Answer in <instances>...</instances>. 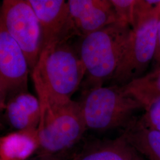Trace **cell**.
Returning a JSON list of instances; mask_svg holds the SVG:
<instances>
[{
	"label": "cell",
	"instance_id": "obj_1",
	"mask_svg": "<svg viewBox=\"0 0 160 160\" xmlns=\"http://www.w3.org/2000/svg\"><path fill=\"white\" fill-rule=\"evenodd\" d=\"M31 73L41 106L72 100L86 69L80 54L66 41L43 49Z\"/></svg>",
	"mask_w": 160,
	"mask_h": 160
},
{
	"label": "cell",
	"instance_id": "obj_2",
	"mask_svg": "<svg viewBox=\"0 0 160 160\" xmlns=\"http://www.w3.org/2000/svg\"><path fill=\"white\" fill-rule=\"evenodd\" d=\"M132 32L118 21L82 38L79 54L86 69V90L112 79L126 51Z\"/></svg>",
	"mask_w": 160,
	"mask_h": 160
},
{
	"label": "cell",
	"instance_id": "obj_3",
	"mask_svg": "<svg viewBox=\"0 0 160 160\" xmlns=\"http://www.w3.org/2000/svg\"><path fill=\"white\" fill-rule=\"evenodd\" d=\"M38 133L39 160H57L78 143L87 129L80 103L41 106Z\"/></svg>",
	"mask_w": 160,
	"mask_h": 160
},
{
	"label": "cell",
	"instance_id": "obj_4",
	"mask_svg": "<svg viewBox=\"0 0 160 160\" xmlns=\"http://www.w3.org/2000/svg\"><path fill=\"white\" fill-rule=\"evenodd\" d=\"M79 103L87 129L96 131L125 129L135 118L134 113L143 109L141 103L125 94L117 85L86 90Z\"/></svg>",
	"mask_w": 160,
	"mask_h": 160
},
{
	"label": "cell",
	"instance_id": "obj_5",
	"mask_svg": "<svg viewBox=\"0 0 160 160\" xmlns=\"http://www.w3.org/2000/svg\"><path fill=\"white\" fill-rule=\"evenodd\" d=\"M160 19L154 10L135 22L125 54L112 78L114 85L124 86L140 77L154 58L157 29Z\"/></svg>",
	"mask_w": 160,
	"mask_h": 160
},
{
	"label": "cell",
	"instance_id": "obj_6",
	"mask_svg": "<svg viewBox=\"0 0 160 160\" xmlns=\"http://www.w3.org/2000/svg\"><path fill=\"white\" fill-rule=\"evenodd\" d=\"M0 24L23 51L32 72L40 57V23L29 0H4L1 7Z\"/></svg>",
	"mask_w": 160,
	"mask_h": 160
},
{
	"label": "cell",
	"instance_id": "obj_7",
	"mask_svg": "<svg viewBox=\"0 0 160 160\" xmlns=\"http://www.w3.org/2000/svg\"><path fill=\"white\" fill-rule=\"evenodd\" d=\"M24 52L0 24V103L1 108L17 94L28 92L30 71Z\"/></svg>",
	"mask_w": 160,
	"mask_h": 160
},
{
	"label": "cell",
	"instance_id": "obj_8",
	"mask_svg": "<svg viewBox=\"0 0 160 160\" xmlns=\"http://www.w3.org/2000/svg\"><path fill=\"white\" fill-rule=\"evenodd\" d=\"M40 23L41 51L74 34L68 1L29 0Z\"/></svg>",
	"mask_w": 160,
	"mask_h": 160
},
{
	"label": "cell",
	"instance_id": "obj_9",
	"mask_svg": "<svg viewBox=\"0 0 160 160\" xmlns=\"http://www.w3.org/2000/svg\"><path fill=\"white\" fill-rule=\"evenodd\" d=\"M74 34L84 38L118 21L111 0H69Z\"/></svg>",
	"mask_w": 160,
	"mask_h": 160
},
{
	"label": "cell",
	"instance_id": "obj_10",
	"mask_svg": "<svg viewBox=\"0 0 160 160\" xmlns=\"http://www.w3.org/2000/svg\"><path fill=\"white\" fill-rule=\"evenodd\" d=\"M2 108L6 110L9 124L18 131L38 129L41 116L40 102L29 92L12 97Z\"/></svg>",
	"mask_w": 160,
	"mask_h": 160
},
{
	"label": "cell",
	"instance_id": "obj_11",
	"mask_svg": "<svg viewBox=\"0 0 160 160\" xmlns=\"http://www.w3.org/2000/svg\"><path fill=\"white\" fill-rule=\"evenodd\" d=\"M138 155L122 134L114 139L97 140L90 143L75 160H133Z\"/></svg>",
	"mask_w": 160,
	"mask_h": 160
},
{
	"label": "cell",
	"instance_id": "obj_12",
	"mask_svg": "<svg viewBox=\"0 0 160 160\" xmlns=\"http://www.w3.org/2000/svg\"><path fill=\"white\" fill-rule=\"evenodd\" d=\"M122 135L138 153L148 160H160V131L145 126L141 119L134 118Z\"/></svg>",
	"mask_w": 160,
	"mask_h": 160
},
{
	"label": "cell",
	"instance_id": "obj_13",
	"mask_svg": "<svg viewBox=\"0 0 160 160\" xmlns=\"http://www.w3.org/2000/svg\"><path fill=\"white\" fill-rule=\"evenodd\" d=\"M39 146L38 129L12 133L1 138V160H26Z\"/></svg>",
	"mask_w": 160,
	"mask_h": 160
},
{
	"label": "cell",
	"instance_id": "obj_14",
	"mask_svg": "<svg viewBox=\"0 0 160 160\" xmlns=\"http://www.w3.org/2000/svg\"><path fill=\"white\" fill-rule=\"evenodd\" d=\"M120 87L125 94L141 103L145 109L155 98L160 97V67Z\"/></svg>",
	"mask_w": 160,
	"mask_h": 160
},
{
	"label": "cell",
	"instance_id": "obj_15",
	"mask_svg": "<svg viewBox=\"0 0 160 160\" xmlns=\"http://www.w3.org/2000/svg\"><path fill=\"white\" fill-rule=\"evenodd\" d=\"M118 21L128 24L132 28L135 24V8L137 0H111Z\"/></svg>",
	"mask_w": 160,
	"mask_h": 160
},
{
	"label": "cell",
	"instance_id": "obj_16",
	"mask_svg": "<svg viewBox=\"0 0 160 160\" xmlns=\"http://www.w3.org/2000/svg\"><path fill=\"white\" fill-rule=\"evenodd\" d=\"M145 113L141 119L149 128L160 131V97H157L145 108Z\"/></svg>",
	"mask_w": 160,
	"mask_h": 160
},
{
	"label": "cell",
	"instance_id": "obj_17",
	"mask_svg": "<svg viewBox=\"0 0 160 160\" xmlns=\"http://www.w3.org/2000/svg\"><path fill=\"white\" fill-rule=\"evenodd\" d=\"M154 59L160 67V19L158 23L156 36V47L155 52Z\"/></svg>",
	"mask_w": 160,
	"mask_h": 160
},
{
	"label": "cell",
	"instance_id": "obj_18",
	"mask_svg": "<svg viewBox=\"0 0 160 160\" xmlns=\"http://www.w3.org/2000/svg\"><path fill=\"white\" fill-rule=\"evenodd\" d=\"M155 11L158 13L159 17H160V1L158 2V4L157 5L156 7H155Z\"/></svg>",
	"mask_w": 160,
	"mask_h": 160
},
{
	"label": "cell",
	"instance_id": "obj_19",
	"mask_svg": "<svg viewBox=\"0 0 160 160\" xmlns=\"http://www.w3.org/2000/svg\"><path fill=\"white\" fill-rule=\"evenodd\" d=\"M133 160H141V159H140V158H139V155H138L137 156L133 159Z\"/></svg>",
	"mask_w": 160,
	"mask_h": 160
},
{
	"label": "cell",
	"instance_id": "obj_20",
	"mask_svg": "<svg viewBox=\"0 0 160 160\" xmlns=\"http://www.w3.org/2000/svg\"></svg>",
	"mask_w": 160,
	"mask_h": 160
}]
</instances>
